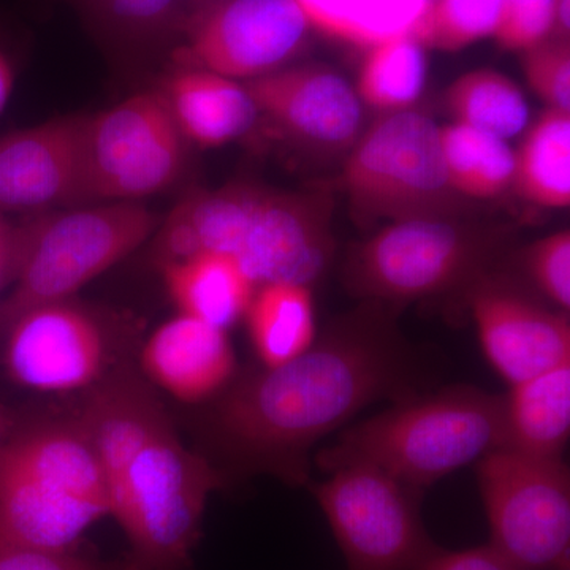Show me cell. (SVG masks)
Returning a JSON list of instances; mask_svg holds the SVG:
<instances>
[{
    "label": "cell",
    "mask_w": 570,
    "mask_h": 570,
    "mask_svg": "<svg viewBox=\"0 0 570 570\" xmlns=\"http://www.w3.org/2000/svg\"><path fill=\"white\" fill-rule=\"evenodd\" d=\"M387 305L367 302L303 354L232 381L209 415L225 455L247 471L303 485L317 442L370 404L414 397L422 366Z\"/></svg>",
    "instance_id": "6da1fadb"
},
{
    "label": "cell",
    "mask_w": 570,
    "mask_h": 570,
    "mask_svg": "<svg viewBox=\"0 0 570 570\" xmlns=\"http://www.w3.org/2000/svg\"><path fill=\"white\" fill-rule=\"evenodd\" d=\"M77 420L99 456L110 517L129 542L127 570H186L220 472L183 444L132 367L116 366L86 392Z\"/></svg>",
    "instance_id": "7a4b0ae2"
},
{
    "label": "cell",
    "mask_w": 570,
    "mask_h": 570,
    "mask_svg": "<svg viewBox=\"0 0 570 570\" xmlns=\"http://www.w3.org/2000/svg\"><path fill=\"white\" fill-rule=\"evenodd\" d=\"M332 195L287 193L253 184L195 190L157 227V266L195 253L235 258L255 284L309 287L335 254Z\"/></svg>",
    "instance_id": "3957f363"
},
{
    "label": "cell",
    "mask_w": 570,
    "mask_h": 570,
    "mask_svg": "<svg viewBox=\"0 0 570 570\" xmlns=\"http://www.w3.org/2000/svg\"><path fill=\"white\" fill-rule=\"evenodd\" d=\"M504 396L459 385L400 401L347 428L335 444L318 450L316 464L326 474L365 464L423 491L504 448Z\"/></svg>",
    "instance_id": "277c9868"
},
{
    "label": "cell",
    "mask_w": 570,
    "mask_h": 570,
    "mask_svg": "<svg viewBox=\"0 0 570 570\" xmlns=\"http://www.w3.org/2000/svg\"><path fill=\"white\" fill-rule=\"evenodd\" d=\"M104 517L102 466L78 420L36 423L0 442V542L71 550Z\"/></svg>",
    "instance_id": "5b68a950"
},
{
    "label": "cell",
    "mask_w": 570,
    "mask_h": 570,
    "mask_svg": "<svg viewBox=\"0 0 570 570\" xmlns=\"http://www.w3.org/2000/svg\"><path fill=\"white\" fill-rule=\"evenodd\" d=\"M24 225L17 275L0 298V335L32 307L73 298L151 238L157 217L138 202H111L45 214Z\"/></svg>",
    "instance_id": "8992f818"
},
{
    "label": "cell",
    "mask_w": 570,
    "mask_h": 570,
    "mask_svg": "<svg viewBox=\"0 0 570 570\" xmlns=\"http://www.w3.org/2000/svg\"><path fill=\"white\" fill-rule=\"evenodd\" d=\"M343 186L352 217L363 227L463 219L466 205L450 186L438 124L417 111L385 112L360 135L348 151Z\"/></svg>",
    "instance_id": "52a82bcc"
},
{
    "label": "cell",
    "mask_w": 570,
    "mask_h": 570,
    "mask_svg": "<svg viewBox=\"0 0 570 570\" xmlns=\"http://www.w3.org/2000/svg\"><path fill=\"white\" fill-rule=\"evenodd\" d=\"M504 242L498 228L464 219L390 223L348 255L346 283L367 302L389 305L466 291L489 273Z\"/></svg>",
    "instance_id": "ba28073f"
},
{
    "label": "cell",
    "mask_w": 570,
    "mask_h": 570,
    "mask_svg": "<svg viewBox=\"0 0 570 570\" xmlns=\"http://www.w3.org/2000/svg\"><path fill=\"white\" fill-rule=\"evenodd\" d=\"M490 546L515 570L569 564L570 474L562 459L494 449L478 460Z\"/></svg>",
    "instance_id": "9c48e42d"
},
{
    "label": "cell",
    "mask_w": 570,
    "mask_h": 570,
    "mask_svg": "<svg viewBox=\"0 0 570 570\" xmlns=\"http://www.w3.org/2000/svg\"><path fill=\"white\" fill-rule=\"evenodd\" d=\"M347 570H417L439 549L412 489L365 464H348L311 485Z\"/></svg>",
    "instance_id": "30bf717a"
},
{
    "label": "cell",
    "mask_w": 570,
    "mask_h": 570,
    "mask_svg": "<svg viewBox=\"0 0 570 570\" xmlns=\"http://www.w3.org/2000/svg\"><path fill=\"white\" fill-rule=\"evenodd\" d=\"M186 141L163 89L135 94L86 118L85 198L137 202L167 189L181 175Z\"/></svg>",
    "instance_id": "8fae6325"
},
{
    "label": "cell",
    "mask_w": 570,
    "mask_h": 570,
    "mask_svg": "<svg viewBox=\"0 0 570 570\" xmlns=\"http://www.w3.org/2000/svg\"><path fill=\"white\" fill-rule=\"evenodd\" d=\"M0 337L7 376L32 392L86 393L118 366L107 325L73 298L26 311Z\"/></svg>",
    "instance_id": "7c38bea8"
},
{
    "label": "cell",
    "mask_w": 570,
    "mask_h": 570,
    "mask_svg": "<svg viewBox=\"0 0 570 570\" xmlns=\"http://www.w3.org/2000/svg\"><path fill=\"white\" fill-rule=\"evenodd\" d=\"M311 29L298 0H216L187 21L178 61L250 81L283 69Z\"/></svg>",
    "instance_id": "4fadbf2b"
},
{
    "label": "cell",
    "mask_w": 570,
    "mask_h": 570,
    "mask_svg": "<svg viewBox=\"0 0 570 570\" xmlns=\"http://www.w3.org/2000/svg\"><path fill=\"white\" fill-rule=\"evenodd\" d=\"M464 292L483 354L510 387L570 362L568 314L489 273Z\"/></svg>",
    "instance_id": "5bb4252c"
},
{
    "label": "cell",
    "mask_w": 570,
    "mask_h": 570,
    "mask_svg": "<svg viewBox=\"0 0 570 570\" xmlns=\"http://www.w3.org/2000/svg\"><path fill=\"white\" fill-rule=\"evenodd\" d=\"M258 116L311 151H351L362 135V102L355 89L325 66H296L245 82Z\"/></svg>",
    "instance_id": "9a60e30c"
},
{
    "label": "cell",
    "mask_w": 570,
    "mask_h": 570,
    "mask_svg": "<svg viewBox=\"0 0 570 570\" xmlns=\"http://www.w3.org/2000/svg\"><path fill=\"white\" fill-rule=\"evenodd\" d=\"M85 121L51 119L0 137V212H37L85 198Z\"/></svg>",
    "instance_id": "2e32d148"
},
{
    "label": "cell",
    "mask_w": 570,
    "mask_h": 570,
    "mask_svg": "<svg viewBox=\"0 0 570 570\" xmlns=\"http://www.w3.org/2000/svg\"><path fill=\"white\" fill-rule=\"evenodd\" d=\"M140 374L179 403H205L234 381V346L225 330L178 314L142 344Z\"/></svg>",
    "instance_id": "e0dca14e"
},
{
    "label": "cell",
    "mask_w": 570,
    "mask_h": 570,
    "mask_svg": "<svg viewBox=\"0 0 570 570\" xmlns=\"http://www.w3.org/2000/svg\"><path fill=\"white\" fill-rule=\"evenodd\" d=\"M163 92L184 138L204 148L238 140L258 118L245 82L213 71L181 67Z\"/></svg>",
    "instance_id": "ac0fdd59"
},
{
    "label": "cell",
    "mask_w": 570,
    "mask_h": 570,
    "mask_svg": "<svg viewBox=\"0 0 570 570\" xmlns=\"http://www.w3.org/2000/svg\"><path fill=\"white\" fill-rule=\"evenodd\" d=\"M159 268L178 314L225 332L246 316L258 287L235 258L219 253H195Z\"/></svg>",
    "instance_id": "d6986e66"
},
{
    "label": "cell",
    "mask_w": 570,
    "mask_h": 570,
    "mask_svg": "<svg viewBox=\"0 0 570 570\" xmlns=\"http://www.w3.org/2000/svg\"><path fill=\"white\" fill-rule=\"evenodd\" d=\"M504 400V448L562 459L570 434V362L512 385Z\"/></svg>",
    "instance_id": "ffe728a7"
},
{
    "label": "cell",
    "mask_w": 570,
    "mask_h": 570,
    "mask_svg": "<svg viewBox=\"0 0 570 570\" xmlns=\"http://www.w3.org/2000/svg\"><path fill=\"white\" fill-rule=\"evenodd\" d=\"M245 318L255 354L266 367L283 365L303 354L317 337L313 295L307 285H258Z\"/></svg>",
    "instance_id": "44dd1931"
},
{
    "label": "cell",
    "mask_w": 570,
    "mask_h": 570,
    "mask_svg": "<svg viewBox=\"0 0 570 570\" xmlns=\"http://www.w3.org/2000/svg\"><path fill=\"white\" fill-rule=\"evenodd\" d=\"M512 189L528 204L570 205V111L547 108L513 151Z\"/></svg>",
    "instance_id": "7402d4cb"
},
{
    "label": "cell",
    "mask_w": 570,
    "mask_h": 570,
    "mask_svg": "<svg viewBox=\"0 0 570 570\" xmlns=\"http://www.w3.org/2000/svg\"><path fill=\"white\" fill-rule=\"evenodd\" d=\"M450 186L466 200H490L512 189V148L494 135L463 124L439 127Z\"/></svg>",
    "instance_id": "603a6c76"
},
{
    "label": "cell",
    "mask_w": 570,
    "mask_h": 570,
    "mask_svg": "<svg viewBox=\"0 0 570 570\" xmlns=\"http://www.w3.org/2000/svg\"><path fill=\"white\" fill-rule=\"evenodd\" d=\"M425 82V48L411 33H397L366 47L355 92L367 107L395 112L407 110Z\"/></svg>",
    "instance_id": "cb8c5ba5"
},
{
    "label": "cell",
    "mask_w": 570,
    "mask_h": 570,
    "mask_svg": "<svg viewBox=\"0 0 570 570\" xmlns=\"http://www.w3.org/2000/svg\"><path fill=\"white\" fill-rule=\"evenodd\" d=\"M456 124L508 140L527 127L530 108L515 81L494 69L461 75L444 94Z\"/></svg>",
    "instance_id": "d4e9b609"
},
{
    "label": "cell",
    "mask_w": 570,
    "mask_h": 570,
    "mask_svg": "<svg viewBox=\"0 0 570 570\" xmlns=\"http://www.w3.org/2000/svg\"><path fill=\"white\" fill-rule=\"evenodd\" d=\"M313 28L333 36L376 43L411 32L428 0H298Z\"/></svg>",
    "instance_id": "484cf974"
},
{
    "label": "cell",
    "mask_w": 570,
    "mask_h": 570,
    "mask_svg": "<svg viewBox=\"0 0 570 570\" xmlns=\"http://www.w3.org/2000/svg\"><path fill=\"white\" fill-rule=\"evenodd\" d=\"M504 0H428L411 36L425 50L455 52L493 37Z\"/></svg>",
    "instance_id": "4316f807"
},
{
    "label": "cell",
    "mask_w": 570,
    "mask_h": 570,
    "mask_svg": "<svg viewBox=\"0 0 570 570\" xmlns=\"http://www.w3.org/2000/svg\"><path fill=\"white\" fill-rule=\"evenodd\" d=\"M105 24L135 41L164 39L186 26L183 0H86Z\"/></svg>",
    "instance_id": "83f0119b"
},
{
    "label": "cell",
    "mask_w": 570,
    "mask_h": 570,
    "mask_svg": "<svg viewBox=\"0 0 570 570\" xmlns=\"http://www.w3.org/2000/svg\"><path fill=\"white\" fill-rule=\"evenodd\" d=\"M532 285L561 313L570 309V230L554 232L532 243L523 254Z\"/></svg>",
    "instance_id": "f1b7e54d"
},
{
    "label": "cell",
    "mask_w": 570,
    "mask_h": 570,
    "mask_svg": "<svg viewBox=\"0 0 570 570\" xmlns=\"http://www.w3.org/2000/svg\"><path fill=\"white\" fill-rule=\"evenodd\" d=\"M532 92L554 110L570 111V40L547 39L521 52Z\"/></svg>",
    "instance_id": "f546056e"
},
{
    "label": "cell",
    "mask_w": 570,
    "mask_h": 570,
    "mask_svg": "<svg viewBox=\"0 0 570 570\" xmlns=\"http://www.w3.org/2000/svg\"><path fill=\"white\" fill-rule=\"evenodd\" d=\"M557 0H504L493 37L504 51L523 52L551 39Z\"/></svg>",
    "instance_id": "4dcf8cb0"
},
{
    "label": "cell",
    "mask_w": 570,
    "mask_h": 570,
    "mask_svg": "<svg viewBox=\"0 0 570 570\" xmlns=\"http://www.w3.org/2000/svg\"><path fill=\"white\" fill-rule=\"evenodd\" d=\"M0 570H108L75 549L43 550L0 542Z\"/></svg>",
    "instance_id": "1f68e13d"
},
{
    "label": "cell",
    "mask_w": 570,
    "mask_h": 570,
    "mask_svg": "<svg viewBox=\"0 0 570 570\" xmlns=\"http://www.w3.org/2000/svg\"><path fill=\"white\" fill-rule=\"evenodd\" d=\"M417 570H515L490 543L450 551L439 547Z\"/></svg>",
    "instance_id": "d6a6232c"
},
{
    "label": "cell",
    "mask_w": 570,
    "mask_h": 570,
    "mask_svg": "<svg viewBox=\"0 0 570 570\" xmlns=\"http://www.w3.org/2000/svg\"><path fill=\"white\" fill-rule=\"evenodd\" d=\"M24 234V224H13L0 212V295L10 287L17 275Z\"/></svg>",
    "instance_id": "836d02e7"
},
{
    "label": "cell",
    "mask_w": 570,
    "mask_h": 570,
    "mask_svg": "<svg viewBox=\"0 0 570 570\" xmlns=\"http://www.w3.org/2000/svg\"><path fill=\"white\" fill-rule=\"evenodd\" d=\"M14 88V70L9 56L0 50V115L10 102L11 92Z\"/></svg>",
    "instance_id": "e575fe53"
},
{
    "label": "cell",
    "mask_w": 570,
    "mask_h": 570,
    "mask_svg": "<svg viewBox=\"0 0 570 570\" xmlns=\"http://www.w3.org/2000/svg\"><path fill=\"white\" fill-rule=\"evenodd\" d=\"M551 39L570 40V0H557V21Z\"/></svg>",
    "instance_id": "d590c367"
},
{
    "label": "cell",
    "mask_w": 570,
    "mask_h": 570,
    "mask_svg": "<svg viewBox=\"0 0 570 570\" xmlns=\"http://www.w3.org/2000/svg\"><path fill=\"white\" fill-rule=\"evenodd\" d=\"M214 2H216V0H183L184 13H186V24L190 18L200 13L202 10H205L206 7L212 6ZM184 28H186V26H184Z\"/></svg>",
    "instance_id": "8d00e7d4"
},
{
    "label": "cell",
    "mask_w": 570,
    "mask_h": 570,
    "mask_svg": "<svg viewBox=\"0 0 570 570\" xmlns=\"http://www.w3.org/2000/svg\"><path fill=\"white\" fill-rule=\"evenodd\" d=\"M557 570H570V566L569 564L568 566H562V568L557 569Z\"/></svg>",
    "instance_id": "74e56055"
},
{
    "label": "cell",
    "mask_w": 570,
    "mask_h": 570,
    "mask_svg": "<svg viewBox=\"0 0 570 570\" xmlns=\"http://www.w3.org/2000/svg\"><path fill=\"white\" fill-rule=\"evenodd\" d=\"M0 442H2V422H0Z\"/></svg>",
    "instance_id": "f35d334b"
}]
</instances>
